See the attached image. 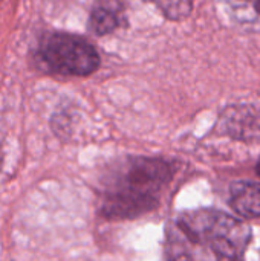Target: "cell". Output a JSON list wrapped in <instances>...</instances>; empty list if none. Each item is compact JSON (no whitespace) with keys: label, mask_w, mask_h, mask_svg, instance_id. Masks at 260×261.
I'll return each instance as SVG.
<instances>
[{"label":"cell","mask_w":260,"mask_h":261,"mask_svg":"<svg viewBox=\"0 0 260 261\" xmlns=\"http://www.w3.org/2000/svg\"><path fill=\"white\" fill-rule=\"evenodd\" d=\"M251 229L218 210L178 214L166 228V261H245Z\"/></svg>","instance_id":"6da1fadb"},{"label":"cell","mask_w":260,"mask_h":261,"mask_svg":"<svg viewBox=\"0 0 260 261\" xmlns=\"http://www.w3.org/2000/svg\"><path fill=\"white\" fill-rule=\"evenodd\" d=\"M172 179L167 162L149 158L127 159L106 177L100 196L103 216L132 219L152 211Z\"/></svg>","instance_id":"7a4b0ae2"},{"label":"cell","mask_w":260,"mask_h":261,"mask_svg":"<svg viewBox=\"0 0 260 261\" xmlns=\"http://www.w3.org/2000/svg\"><path fill=\"white\" fill-rule=\"evenodd\" d=\"M38 54L41 61L55 73L84 76L95 72L100 57L84 38L66 32H52L41 38Z\"/></svg>","instance_id":"3957f363"},{"label":"cell","mask_w":260,"mask_h":261,"mask_svg":"<svg viewBox=\"0 0 260 261\" xmlns=\"http://www.w3.org/2000/svg\"><path fill=\"white\" fill-rule=\"evenodd\" d=\"M89 23L95 34H110L124 23V6L120 0H97Z\"/></svg>","instance_id":"277c9868"},{"label":"cell","mask_w":260,"mask_h":261,"mask_svg":"<svg viewBox=\"0 0 260 261\" xmlns=\"http://www.w3.org/2000/svg\"><path fill=\"white\" fill-rule=\"evenodd\" d=\"M230 205L242 217H260V184L234 182L230 188Z\"/></svg>","instance_id":"5b68a950"},{"label":"cell","mask_w":260,"mask_h":261,"mask_svg":"<svg viewBox=\"0 0 260 261\" xmlns=\"http://www.w3.org/2000/svg\"><path fill=\"white\" fill-rule=\"evenodd\" d=\"M153 2L169 18L182 20L192 11V0H150Z\"/></svg>","instance_id":"8992f818"},{"label":"cell","mask_w":260,"mask_h":261,"mask_svg":"<svg viewBox=\"0 0 260 261\" xmlns=\"http://www.w3.org/2000/svg\"><path fill=\"white\" fill-rule=\"evenodd\" d=\"M244 2H259V0H244Z\"/></svg>","instance_id":"52a82bcc"}]
</instances>
